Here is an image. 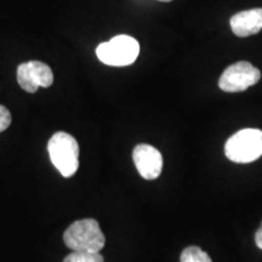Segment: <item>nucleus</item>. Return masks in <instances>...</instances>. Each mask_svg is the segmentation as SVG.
<instances>
[{"label": "nucleus", "mask_w": 262, "mask_h": 262, "mask_svg": "<svg viewBox=\"0 0 262 262\" xmlns=\"http://www.w3.org/2000/svg\"><path fill=\"white\" fill-rule=\"evenodd\" d=\"M63 242L73 251L100 253L106 243V238L100 225L94 219H84L72 224L63 234Z\"/></svg>", "instance_id": "obj_1"}, {"label": "nucleus", "mask_w": 262, "mask_h": 262, "mask_svg": "<svg viewBox=\"0 0 262 262\" xmlns=\"http://www.w3.org/2000/svg\"><path fill=\"white\" fill-rule=\"evenodd\" d=\"M48 150L52 164L63 178H71L77 172L79 146L73 136L63 131L56 133L49 141Z\"/></svg>", "instance_id": "obj_2"}, {"label": "nucleus", "mask_w": 262, "mask_h": 262, "mask_svg": "<svg viewBox=\"0 0 262 262\" xmlns=\"http://www.w3.org/2000/svg\"><path fill=\"white\" fill-rule=\"evenodd\" d=\"M226 157L234 163L255 162L262 156V131L243 129L235 133L226 142Z\"/></svg>", "instance_id": "obj_3"}, {"label": "nucleus", "mask_w": 262, "mask_h": 262, "mask_svg": "<svg viewBox=\"0 0 262 262\" xmlns=\"http://www.w3.org/2000/svg\"><path fill=\"white\" fill-rule=\"evenodd\" d=\"M139 54L140 44L129 35H117L110 41L100 44L96 49L98 60L113 67L133 64Z\"/></svg>", "instance_id": "obj_4"}, {"label": "nucleus", "mask_w": 262, "mask_h": 262, "mask_svg": "<svg viewBox=\"0 0 262 262\" xmlns=\"http://www.w3.org/2000/svg\"><path fill=\"white\" fill-rule=\"evenodd\" d=\"M261 79V72L247 61L229 66L222 73L219 86L226 93H241L253 86Z\"/></svg>", "instance_id": "obj_5"}, {"label": "nucleus", "mask_w": 262, "mask_h": 262, "mask_svg": "<svg viewBox=\"0 0 262 262\" xmlns=\"http://www.w3.org/2000/svg\"><path fill=\"white\" fill-rule=\"evenodd\" d=\"M17 81L27 93H37L39 88H49L54 83V73L40 61H28L17 68Z\"/></svg>", "instance_id": "obj_6"}, {"label": "nucleus", "mask_w": 262, "mask_h": 262, "mask_svg": "<svg viewBox=\"0 0 262 262\" xmlns=\"http://www.w3.org/2000/svg\"><path fill=\"white\" fill-rule=\"evenodd\" d=\"M133 159L137 171L143 179L155 180L162 172V153L153 146L145 145V143L136 146L133 153Z\"/></svg>", "instance_id": "obj_7"}, {"label": "nucleus", "mask_w": 262, "mask_h": 262, "mask_svg": "<svg viewBox=\"0 0 262 262\" xmlns=\"http://www.w3.org/2000/svg\"><path fill=\"white\" fill-rule=\"evenodd\" d=\"M229 25L237 37L247 38L256 34L262 29V8L238 12L232 16Z\"/></svg>", "instance_id": "obj_8"}, {"label": "nucleus", "mask_w": 262, "mask_h": 262, "mask_svg": "<svg viewBox=\"0 0 262 262\" xmlns=\"http://www.w3.org/2000/svg\"><path fill=\"white\" fill-rule=\"evenodd\" d=\"M180 262H212L210 256L198 247H188L182 251Z\"/></svg>", "instance_id": "obj_9"}, {"label": "nucleus", "mask_w": 262, "mask_h": 262, "mask_svg": "<svg viewBox=\"0 0 262 262\" xmlns=\"http://www.w3.org/2000/svg\"><path fill=\"white\" fill-rule=\"evenodd\" d=\"M63 262H104V260L100 253L73 251L64 258Z\"/></svg>", "instance_id": "obj_10"}, {"label": "nucleus", "mask_w": 262, "mask_h": 262, "mask_svg": "<svg viewBox=\"0 0 262 262\" xmlns=\"http://www.w3.org/2000/svg\"><path fill=\"white\" fill-rule=\"evenodd\" d=\"M11 113L9 112L8 108L0 104V133L8 129L11 124Z\"/></svg>", "instance_id": "obj_11"}, {"label": "nucleus", "mask_w": 262, "mask_h": 262, "mask_svg": "<svg viewBox=\"0 0 262 262\" xmlns=\"http://www.w3.org/2000/svg\"><path fill=\"white\" fill-rule=\"evenodd\" d=\"M255 242H256V245L262 250V224L260 226V228L257 229L256 234H255Z\"/></svg>", "instance_id": "obj_12"}, {"label": "nucleus", "mask_w": 262, "mask_h": 262, "mask_svg": "<svg viewBox=\"0 0 262 262\" xmlns=\"http://www.w3.org/2000/svg\"><path fill=\"white\" fill-rule=\"evenodd\" d=\"M159 2H171V0H159Z\"/></svg>", "instance_id": "obj_13"}]
</instances>
